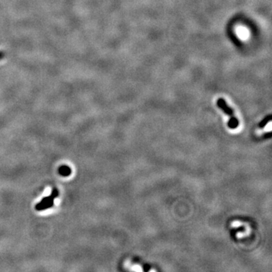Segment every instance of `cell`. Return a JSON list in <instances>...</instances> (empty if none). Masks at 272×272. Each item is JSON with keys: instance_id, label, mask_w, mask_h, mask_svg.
Listing matches in <instances>:
<instances>
[{"instance_id": "6da1fadb", "label": "cell", "mask_w": 272, "mask_h": 272, "mask_svg": "<svg viewBox=\"0 0 272 272\" xmlns=\"http://www.w3.org/2000/svg\"><path fill=\"white\" fill-rule=\"evenodd\" d=\"M216 104L219 108L221 109L222 111L225 114H227V116H229L230 120L227 122V126L228 128L231 129H237L239 126V121L238 119L234 116V113L233 110L230 106L227 105V102L224 98L222 97H219L216 101Z\"/></svg>"}, {"instance_id": "277c9868", "label": "cell", "mask_w": 272, "mask_h": 272, "mask_svg": "<svg viewBox=\"0 0 272 272\" xmlns=\"http://www.w3.org/2000/svg\"><path fill=\"white\" fill-rule=\"evenodd\" d=\"M59 171H60V174H61L63 176H68L71 173L70 168L68 166H65L61 167Z\"/></svg>"}, {"instance_id": "3957f363", "label": "cell", "mask_w": 272, "mask_h": 272, "mask_svg": "<svg viewBox=\"0 0 272 272\" xmlns=\"http://www.w3.org/2000/svg\"><path fill=\"white\" fill-rule=\"evenodd\" d=\"M271 120V115H268V116H265V117L264 119H263V120H262L259 123H258V127L259 129H263L265 126L267 125V123H268V122H270Z\"/></svg>"}, {"instance_id": "7a4b0ae2", "label": "cell", "mask_w": 272, "mask_h": 272, "mask_svg": "<svg viewBox=\"0 0 272 272\" xmlns=\"http://www.w3.org/2000/svg\"><path fill=\"white\" fill-rule=\"evenodd\" d=\"M58 192L57 189H54L52 193L49 197H45L43 200L41 201L40 203L37 204V206H36V209L37 210H43V209L50 208L53 205L54 200H55V197H58Z\"/></svg>"}, {"instance_id": "5b68a950", "label": "cell", "mask_w": 272, "mask_h": 272, "mask_svg": "<svg viewBox=\"0 0 272 272\" xmlns=\"http://www.w3.org/2000/svg\"><path fill=\"white\" fill-rule=\"evenodd\" d=\"M3 57H4V54L2 52H0V59L2 58Z\"/></svg>"}]
</instances>
